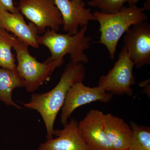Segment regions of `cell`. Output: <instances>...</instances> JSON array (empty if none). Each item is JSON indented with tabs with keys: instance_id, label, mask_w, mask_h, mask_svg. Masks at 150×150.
Returning <instances> with one entry per match:
<instances>
[{
	"instance_id": "1",
	"label": "cell",
	"mask_w": 150,
	"mask_h": 150,
	"mask_svg": "<svg viewBox=\"0 0 150 150\" xmlns=\"http://www.w3.org/2000/svg\"><path fill=\"white\" fill-rule=\"evenodd\" d=\"M85 77L83 64L70 60L54 88L44 93H33L30 102L22 103L26 108L40 113L46 126L47 140L53 138L55 120L64 105L68 91L75 83L83 82Z\"/></svg>"
},
{
	"instance_id": "2",
	"label": "cell",
	"mask_w": 150,
	"mask_h": 150,
	"mask_svg": "<svg viewBox=\"0 0 150 150\" xmlns=\"http://www.w3.org/2000/svg\"><path fill=\"white\" fill-rule=\"evenodd\" d=\"M145 11L143 7L133 5L123 6L115 13L94 12V16L100 25V36L98 43L107 48L111 60L115 59L118 41L123 34L131 26L148 19Z\"/></svg>"
},
{
	"instance_id": "3",
	"label": "cell",
	"mask_w": 150,
	"mask_h": 150,
	"mask_svg": "<svg viewBox=\"0 0 150 150\" xmlns=\"http://www.w3.org/2000/svg\"><path fill=\"white\" fill-rule=\"evenodd\" d=\"M88 25L81 27L75 35L58 33L53 30H46L43 35L38 36L39 45L46 46L51 53L46 62L56 61L61 66L64 58L69 54L71 61L75 63H88L89 61L85 51L90 47L92 37L86 35Z\"/></svg>"
},
{
	"instance_id": "4",
	"label": "cell",
	"mask_w": 150,
	"mask_h": 150,
	"mask_svg": "<svg viewBox=\"0 0 150 150\" xmlns=\"http://www.w3.org/2000/svg\"><path fill=\"white\" fill-rule=\"evenodd\" d=\"M28 47L16 37L13 48L16 52V71L25 81L26 91L33 93L50 79L56 68L62 66L56 61L38 62L30 54Z\"/></svg>"
},
{
	"instance_id": "5",
	"label": "cell",
	"mask_w": 150,
	"mask_h": 150,
	"mask_svg": "<svg viewBox=\"0 0 150 150\" xmlns=\"http://www.w3.org/2000/svg\"><path fill=\"white\" fill-rule=\"evenodd\" d=\"M134 66L123 45L114 66L107 74L100 78L98 86L113 95L132 96L134 91L131 86L136 83L133 73Z\"/></svg>"
},
{
	"instance_id": "6",
	"label": "cell",
	"mask_w": 150,
	"mask_h": 150,
	"mask_svg": "<svg viewBox=\"0 0 150 150\" xmlns=\"http://www.w3.org/2000/svg\"><path fill=\"white\" fill-rule=\"evenodd\" d=\"M18 8L35 25L39 34L47 28L58 31L63 25L62 15L54 0H20Z\"/></svg>"
},
{
	"instance_id": "7",
	"label": "cell",
	"mask_w": 150,
	"mask_h": 150,
	"mask_svg": "<svg viewBox=\"0 0 150 150\" xmlns=\"http://www.w3.org/2000/svg\"><path fill=\"white\" fill-rule=\"evenodd\" d=\"M112 94L107 92L100 87H90L83 82L73 85L67 93L62 107L61 122L64 126L73 112L78 108L91 103L99 101L104 103L110 102L113 98Z\"/></svg>"
},
{
	"instance_id": "8",
	"label": "cell",
	"mask_w": 150,
	"mask_h": 150,
	"mask_svg": "<svg viewBox=\"0 0 150 150\" xmlns=\"http://www.w3.org/2000/svg\"><path fill=\"white\" fill-rule=\"evenodd\" d=\"M124 46L137 68L150 64V24L144 21L133 25L125 33Z\"/></svg>"
},
{
	"instance_id": "9",
	"label": "cell",
	"mask_w": 150,
	"mask_h": 150,
	"mask_svg": "<svg viewBox=\"0 0 150 150\" xmlns=\"http://www.w3.org/2000/svg\"><path fill=\"white\" fill-rule=\"evenodd\" d=\"M104 114L101 110L91 109L78 123L81 135L89 150H115L103 129Z\"/></svg>"
},
{
	"instance_id": "10",
	"label": "cell",
	"mask_w": 150,
	"mask_h": 150,
	"mask_svg": "<svg viewBox=\"0 0 150 150\" xmlns=\"http://www.w3.org/2000/svg\"><path fill=\"white\" fill-rule=\"evenodd\" d=\"M63 18L64 31L71 35L79 32V28L83 27L90 21H96L90 8L86 4H80L71 0H54Z\"/></svg>"
},
{
	"instance_id": "11",
	"label": "cell",
	"mask_w": 150,
	"mask_h": 150,
	"mask_svg": "<svg viewBox=\"0 0 150 150\" xmlns=\"http://www.w3.org/2000/svg\"><path fill=\"white\" fill-rule=\"evenodd\" d=\"M0 28L11 32L19 40L33 48H39L38 30L32 22L27 24L19 10L11 13L0 10Z\"/></svg>"
},
{
	"instance_id": "12",
	"label": "cell",
	"mask_w": 150,
	"mask_h": 150,
	"mask_svg": "<svg viewBox=\"0 0 150 150\" xmlns=\"http://www.w3.org/2000/svg\"><path fill=\"white\" fill-rule=\"evenodd\" d=\"M78 122L72 118L62 129L54 130L55 139L40 144L38 150H89L79 130Z\"/></svg>"
},
{
	"instance_id": "13",
	"label": "cell",
	"mask_w": 150,
	"mask_h": 150,
	"mask_svg": "<svg viewBox=\"0 0 150 150\" xmlns=\"http://www.w3.org/2000/svg\"><path fill=\"white\" fill-rule=\"evenodd\" d=\"M103 125L115 150H128L133 137L131 126L111 113L104 114Z\"/></svg>"
},
{
	"instance_id": "14",
	"label": "cell",
	"mask_w": 150,
	"mask_h": 150,
	"mask_svg": "<svg viewBox=\"0 0 150 150\" xmlns=\"http://www.w3.org/2000/svg\"><path fill=\"white\" fill-rule=\"evenodd\" d=\"M25 82L19 74L16 69H8L0 68V100L7 105H11L19 109L22 108L17 104L12 98L14 90L25 87Z\"/></svg>"
},
{
	"instance_id": "15",
	"label": "cell",
	"mask_w": 150,
	"mask_h": 150,
	"mask_svg": "<svg viewBox=\"0 0 150 150\" xmlns=\"http://www.w3.org/2000/svg\"><path fill=\"white\" fill-rule=\"evenodd\" d=\"M16 37L0 28V68L8 69H16L15 55L12 52Z\"/></svg>"
},
{
	"instance_id": "16",
	"label": "cell",
	"mask_w": 150,
	"mask_h": 150,
	"mask_svg": "<svg viewBox=\"0 0 150 150\" xmlns=\"http://www.w3.org/2000/svg\"><path fill=\"white\" fill-rule=\"evenodd\" d=\"M133 131L131 144L127 150H150V128L131 121Z\"/></svg>"
},
{
	"instance_id": "17",
	"label": "cell",
	"mask_w": 150,
	"mask_h": 150,
	"mask_svg": "<svg viewBox=\"0 0 150 150\" xmlns=\"http://www.w3.org/2000/svg\"><path fill=\"white\" fill-rule=\"evenodd\" d=\"M140 0H90L87 2L89 6L100 10V12L113 13L120 11L125 3L129 6L137 5Z\"/></svg>"
},
{
	"instance_id": "18",
	"label": "cell",
	"mask_w": 150,
	"mask_h": 150,
	"mask_svg": "<svg viewBox=\"0 0 150 150\" xmlns=\"http://www.w3.org/2000/svg\"><path fill=\"white\" fill-rule=\"evenodd\" d=\"M0 10L11 13L19 11L18 8L15 6L13 0H0Z\"/></svg>"
},
{
	"instance_id": "19",
	"label": "cell",
	"mask_w": 150,
	"mask_h": 150,
	"mask_svg": "<svg viewBox=\"0 0 150 150\" xmlns=\"http://www.w3.org/2000/svg\"><path fill=\"white\" fill-rule=\"evenodd\" d=\"M144 8L146 10H150V0H146L144 5Z\"/></svg>"
},
{
	"instance_id": "20",
	"label": "cell",
	"mask_w": 150,
	"mask_h": 150,
	"mask_svg": "<svg viewBox=\"0 0 150 150\" xmlns=\"http://www.w3.org/2000/svg\"><path fill=\"white\" fill-rule=\"evenodd\" d=\"M71 1H73L75 2L78 3V4H85V3L84 2L83 0H71Z\"/></svg>"
}]
</instances>
